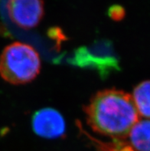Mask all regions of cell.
Listing matches in <instances>:
<instances>
[{
	"label": "cell",
	"instance_id": "obj_1",
	"mask_svg": "<svg viewBox=\"0 0 150 151\" xmlns=\"http://www.w3.org/2000/svg\"><path fill=\"white\" fill-rule=\"evenodd\" d=\"M84 112L94 132L114 140H126L139 119L132 95L116 89L97 92L84 107Z\"/></svg>",
	"mask_w": 150,
	"mask_h": 151
},
{
	"label": "cell",
	"instance_id": "obj_2",
	"mask_svg": "<svg viewBox=\"0 0 150 151\" xmlns=\"http://www.w3.org/2000/svg\"><path fill=\"white\" fill-rule=\"evenodd\" d=\"M41 70L38 52L22 42L9 45L0 55V76L5 81L20 85L32 81Z\"/></svg>",
	"mask_w": 150,
	"mask_h": 151
},
{
	"label": "cell",
	"instance_id": "obj_3",
	"mask_svg": "<svg viewBox=\"0 0 150 151\" xmlns=\"http://www.w3.org/2000/svg\"><path fill=\"white\" fill-rule=\"evenodd\" d=\"M2 10L14 25L29 30L40 23L44 16L43 0H3Z\"/></svg>",
	"mask_w": 150,
	"mask_h": 151
},
{
	"label": "cell",
	"instance_id": "obj_4",
	"mask_svg": "<svg viewBox=\"0 0 150 151\" xmlns=\"http://www.w3.org/2000/svg\"><path fill=\"white\" fill-rule=\"evenodd\" d=\"M32 128L39 137L53 139L61 137L65 134L66 124L60 112L47 107L36 111L33 115Z\"/></svg>",
	"mask_w": 150,
	"mask_h": 151
},
{
	"label": "cell",
	"instance_id": "obj_5",
	"mask_svg": "<svg viewBox=\"0 0 150 151\" xmlns=\"http://www.w3.org/2000/svg\"><path fill=\"white\" fill-rule=\"evenodd\" d=\"M127 137L128 143L135 151H150V121H138Z\"/></svg>",
	"mask_w": 150,
	"mask_h": 151
},
{
	"label": "cell",
	"instance_id": "obj_6",
	"mask_svg": "<svg viewBox=\"0 0 150 151\" xmlns=\"http://www.w3.org/2000/svg\"><path fill=\"white\" fill-rule=\"evenodd\" d=\"M132 97L139 114L150 118V81L138 84Z\"/></svg>",
	"mask_w": 150,
	"mask_h": 151
},
{
	"label": "cell",
	"instance_id": "obj_7",
	"mask_svg": "<svg viewBox=\"0 0 150 151\" xmlns=\"http://www.w3.org/2000/svg\"><path fill=\"white\" fill-rule=\"evenodd\" d=\"M109 15L111 19L115 21H120L125 16V10L122 6L115 5L110 7L109 9Z\"/></svg>",
	"mask_w": 150,
	"mask_h": 151
}]
</instances>
